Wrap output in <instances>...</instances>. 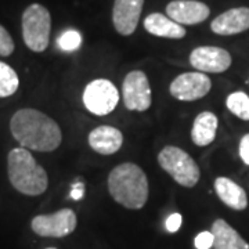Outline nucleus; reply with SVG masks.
Segmentation results:
<instances>
[{
  "label": "nucleus",
  "instance_id": "nucleus-13",
  "mask_svg": "<svg viewBox=\"0 0 249 249\" xmlns=\"http://www.w3.org/2000/svg\"><path fill=\"white\" fill-rule=\"evenodd\" d=\"M216 35L230 36L249 29V7H235L217 16L211 24Z\"/></svg>",
  "mask_w": 249,
  "mask_h": 249
},
{
  "label": "nucleus",
  "instance_id": "nucleus-23",
  "mask_svg": "<svg viewBox=\"0 0 249 249\" xmlns=\"http://www.w3.org/2000/svg\"><path fill=\"white\" fill-rule=\"evenodd\" d=\"M213 247V234L211 231L199 232L196 237V249H211Z\"/></svg>",
  "mask_w": 249,
  "mask_h": 249
},
{
  "label": "nucleus",
  "instance_id": "nucleus-16",
  "mask_svg": "<svg viewBox=\"0 0 249 249\" xmlns=\"http://www.w3.org/2000/svg\"><path fill=\"white\" fill-rule=\"evenodd\" d=\"M214 190L223 204L235 211H244L248 206L247 193L235 181L229 178H217L214 180Z\"/></svg>",
  "mask_w": 249,
  "mask_h": 249
},
{
  "label": "nucleus",
  "instance_id": "nucleus-5",
  "mask_svg": "<svg viewBox=\"0 0 249 249\" xmlns=\"http://www.w3.org/2000/svg\"><path fill=\"white\" fill-rule=\"evenodd\" d=\"M52 16L42 4H31L22 14V36L28 49L35 53L45 52L50 42Z\"/></svg>",
  "mask_w": 249,
  "mask_h": 249
},
{
  "label": "nucleus",
  "instance_id": "nucleus-12",
  "mask_svg": "<svg viewBox=\"0 0 249 249\" xmlns=\"http://www.w3.org/2000/svg\"><path fill=\"white\" fill-rule=\"evenodd\" d=\"M144 0H115L112 10V22L116 32L122 36L134 34L139 25Z\"/></svg>",
  "mask_w": 249,
  "mask_h": 249
},
{
  "label": "nucleus",
  "instance_id": "nucleus-24",
  "mask_svg": "<svg viewBox=\"0 0 249 249\" xmlns=\"http://www.w3.org/2000/svg\"><path fill=\"white\" fill-rule=\"evenodd\" d=\"M181 222H183V219H181V214L180 213H172L166 219V230L169 232H176L180 229V226H181Z\"/></svg>",
  "mask_w": 249,
  "mask_h": 249
},
{
  "label": "nucleus",
  "instance_id": "nucleus-18",
  "mask_svg": "<svg viewBox=\"0 0 249 249\" xmlns=\"http://www.w3.org/2000/svg\"><path fill=\"white\" fill-rule=\"evenodd\" d=\"M216 132H217V116L211 111H204L194 121L191 139L198 147H206L211 142H213Z\"/></svg>",
  "mask_w": 249,
  "mask_h": 249
},
{
  "label": "nucleus",
  "instance_id": "nucleus-22",
  "mask_svg": "<svg viewBox=\"0 0 249 249\" xmlns=\"http://www.w3.org/2000/svg\"><path fill=\"white\" fill-rule=\"evenodd\" d=\"M14 40L7 32V29L0 25V55L7 57L14 52Z\"/></svg>",
  "mask_w": 249,
  "mask_h": 249
},
{
  "label": "nucleus",
  "instance_id": "nucleus-20",
  "mask_svg": "<svg viewBox=\"0 0 249 249\" xmlns=\"http://www.w3.org/2000/svg\"><path fill=\"white\" fill-rule=\"evenodd\" d=\"M226 106L235 116L242 121H249V96L244 91L231 93L227 100Z\"/></svg>",
  "mask_w": 249,
  "mask_h": 249
},
{
  "label": "nucleus",
  "instance_id": "nucleus-3",
  "mask_svg": "<svg viewBox=\"0 0 249 249\" xmlns=\"http://www.w3.org/2000/svg\"><path fill=\"white\" fill-rule=\"evenodd\" d=\"M7 173L13 187L25 196H40L49 186L46 170L27 148H14L10 151Z\"/></svg>",
  "mask_w": 249,
  "mask_h": 249
},
{
  "label": "nucleus",
  "instance_id": "nucleus-10",
  "mask_svg": "<svg viewBox=\"0 0 249 249\" xmlns=\"http://www.w3.org/2000/svg\"><path fill=\"white\" fill-rule=\"evenodd\" d=\"M190 64L199 72L220 73L230 68L231 55L222 47L201 46L191 52Z\"/></svg>",
  "mask_w": 249,
  "mask_h": 249
},
{
  "label": "nucleus",
  "instance_id": "nucleus-26",
  "mask_svg": "<svg viewBox=\"0 0 249 249\" xmlns=\"http://www.w3.org/2000/svg\"><path fill=\"white\" fill-rule=\"evenodd\" d=\"M83 194H85V186H83V183H76V184H73L71 190V198L72 199H75V201H79L83 198Z\"/></svg>",
  "mask_w": 249,
  "mask_h": 249
},
{
  "label": "nucleus",
  "instance_id": "nucleus-17",
  "mask_svg": "<svg viewBox=\"0 0 249 249\" xmlns=\"http://www.w3.org/2000/svg\"><path fill=\"white\" fill-rule=\"evenodd\" d=\"M211 232L213 234L214 249H249V244L223 219L214 220Z\"/></svg>",
  "mask_w": 249,
  "mask_h": 249
},
{
  "label": "nucleus",
  "instance_id": "nucleus-1",
  "mask_svg": "<svg viewBox=\"0 0 249 249\" xmlns=\"http://www.w3.org/2000/svg\"><path fill=\"white\" fill-rule=\"evenodd\" d=\"M10 130L24 148L34 151H54L62 142L58 124L34 108L18 109L10 121Z\"/></svg>",
  "mask_w": 249,
  "mask_h": 249
},
{
  "label": "nucleus",
  "instance_id": "nucleus-6",
  "mask_svg": "<svg viewBox=\"0 0 249 249\" xmlns=\"http://www.w3.org/2000/svg\"><path fill=\"white\" fill-rule=\"evenodd\" d=\"M119 101V93L115 85L107 79L90 82L83 91V104L91 114L104 116L111 114Z\"/></svg>",
  "mask_w": 249,
  "mask_h": 249
},
{
  "label": "nucleus",
  "instance_id": "nucleus-15",
  "mask_svg": "<svg viewBox=\"0 0 249 249\" xmlns=\"http://www.w3.org/2000/svg\"><path fill=\"white\" fill-rule=\"evenodd\" d=\"M144 28L148 34L168 39H181L186 36V29L165 14L152 13L144 19Z\"/></svg>",
  "mask_w": 249,
  "mask_h": 249
},
{
  "label": "nucleus",
  "instance_id": "nucleus-4",
  "mask_svg": "<svg viewBox=\"0 0 249 249\" xmlns=\"http://www.w3.org/2000/svg\"><path fill=\"white\" fill-rule=\"evenodd\" d=\"M158 163L176 183L187 188L196 186L201 176V170L196 160L176 145H166L158 154Z\"/></svg>",
  "mask_w": 249,
  "mask_h": 249
},
{
  "label": "nucleus",
  "instance_id": "nucleus-19",
  "mask_svg": "<svg viewBox=\"0 0 249 249\" xmlns=\"http://www.w3.org/2000/svg\"><path fill=\"white\" fill-rule=\"evenodd\" d=\"M19 79L17 72L10 65L0 61V98L10 97L18 90Z\"/></svg>",
  "mask_w": 249,
  "mask_h": 249
},
{
  "label": "nucleus",
  "instance_id": "nucleus-2",
  "mask_svg": "<svg viewBox=\"0 0 249 249\" xmlns=\"http://www.w3.org/2000/svg\"><path fill=\"white\" fill-rule=\"evenodd\" d=\"M108 191L118 204L137 211L147 204L148 180L136 163H121L108 175Z\"/></svg>",
  "mask_w": 249,
  "mask_h": 249
},
{
  "label": "nucleus",
  "instance_id": "nucleus-11",
  "mask_svg": "<svg viewBox=\"0 0 249 249\" xmlns=\"http://www.w3.org/2000/svg\"><path fill=\"white\" fill-rule=\"evenodd\" d=\"M209 14V7L198 0H173L166 6V16L180 25L201 24Z\"/></svg>",
  "mask_w": 249,
  "mask_h": 249
},
{
  "label": "nucleus",
  "instance_id": "nucleus-27",
  "mask_svg": "<svg viewBox=\"0 0 249 249\" xmlns=\"http://www.w3.org/2000/svg\"><path fill=\"white\" fill-rule=\"evenodd\" d=\"M46 249H57V248H46Z\"/></svg>",
  "mask_w": 249,
  "mask_h": 249
},
{
  "label": "nucleus",
  "instance_id": "nucleus-25",
  "mask_svg": "<svg viewBox=\"0 0 249 249\" xmlns=\"http://www.w3.org/2000/svg\"><path fill=\"white\" fill-rule=\"evenodd\" d=\"M240 157L245 165H249V133L245 134L240 142Z\"/></svg>",
  "mask_w": 249,
  "mask_h": 249
},
{
  "label": "nucleus",
  "instance_id": "nucleus-21",
  "mask_svg": "<svg viewBox=\"0 0 249 249\" xmlns=\"http://www.w3.org/2000/svg\"><path fill=\"white\" fill-rule=\"evenodd\" d=\"M57 43H58V47L64 50V52H73V50H76V49H79L80 43H82V36L78 31H67V32H64L60 37H58V40H57Z\"/></svg>",
  "mask_w": 249,
  "mask_h": 249
},
{
  "label": "nucleus",
  "instance_id": "nucleus-8",
  "mask_svg": "<svg viewBox=\"0 0 249 249\" xmlns=\"http://www.w3.org/2000/svg\"><path fill=\"white\" fill-rule=\"evenodd\" d=\"M124 107L130 111H147L151 107L152 93L147 75L142 71H132L126 75L122 86Z\"/></svg>",
  "mask_w": 249,
  "mask_h": 249
},
{
  "label": "nucleus",
  "instance_id": "nucleus-14",
  "mask_svg": "<svg viewBox=\"0 0 249 249\" xmlns=\"http://www.w3.org/2000/svg\"><path fill=\"white\" fill-rule=\"evenodd\" d=\"M124 144V134L112 126H98L89 134V145L101 155H112L121 150Z\"/></svg>",
  "mask_w": 249,
  "mask_h": 249
},
{
  "label": "nucleus",
  "instance_id": "nucleus-7",
  "mask_svg": "<svg viewBox=\"0 0 249 249\" xmlns=\"http://www.w3.org/2000/svg\"><path fill=\"white\" fill-rule=\"evenodd\" d=\"M76 224L75 212L72 209H61L55 213L36 216L31 222V227L40 237L62 238L75 231Z\"/></svg>",
  "mask_w": 249,
  "mask_h": 249
},
{
  "label": "nucleus",
  "instance_id": "nucleus-9",
  "mask_svg": "<svg viewBox=\"0 0 249 249\" xmlns=\"http://www.w3.org/2000/svg\"><path fill=\"white\" fill-rule=\"evenodd\" d=\"M212 89L211 78L204 72H186L170 83V94L180 101H194L205 97Z\"/></svg>",
  "mask_w": 249,
  "mask_h": 249
}]
</instances>
